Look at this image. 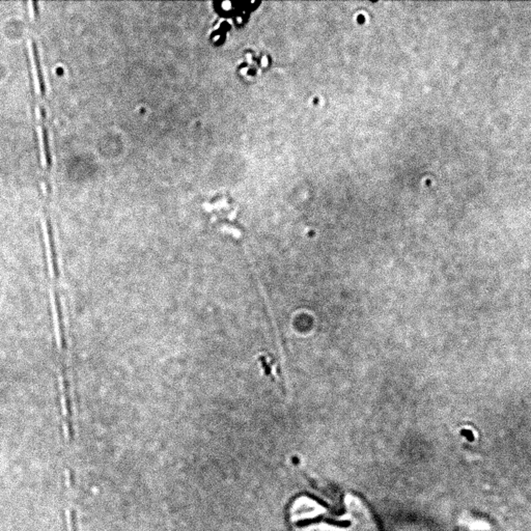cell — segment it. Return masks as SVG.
I'll list each match as a JSON object with an SVG mask.
<instances>
[{
	"mask_svg": "<svg viewBox=\"0 0 531 531\" xmlns=\"http://www.w3.org/2000/svg\"><path fill=\"white\" fill-rule=\"evenodd\" d=\"M49 264H50V278H51V293H52V304H53V316L55 321L56 329V342L58 350V361H59V381H60V393L61 404L64 408L65 422L74 421V406H73V394H72V381L70 371V357H69V339L68 330L65 315L64 297H62L61 284H60V268L56 252V246L53 233H49Z\"/></svg>",
	"mask_w": 531,
	"mask_h": 531,
	"instance_id": "cell-2",
	"label": "cell"
},
{
	"mask_svg": "<svg viewBox=\"0 0 531 531\" xmlns=\"http://www.w3.org/2000/svg\"><path fill=\"white\" fill-rule=\"evenodd\" d=\"M70 525H71V530L72 531H79L77 515H76V512L74 511V509H71V511H70Z\"/></svg>",
	"mask_w": 531,
	"mask_h": 531,
	"instance_id": "cell-4",
	"label": "cell"
},
{
	"mask_svg": "<svg viewBox=\"0 0 531 531\" xmlns=\"http://www.w3.org/2000/svg\"><path fill=\"white\" fill-rule=\"evenodd\" d=\"M33 49H34V56H35L36 69H37V73H38V79H39L40 88H41V97H44V96H45V85H44V80H43V74H41V65H40L39 52H38V49H37V46H36L35 41H33Z\"/></svg>",
	"mask_w": 531,
	"mask_h": 531,
	"instance_id": "cell-3",
	"label": "cell"
},
{
	"mask_svg": "<svg viewBox=\"0 0 531 531\" xmlns=\"http://www.w3.org/2000/svg\"><path fill=\"white\" fill-rule=\"evenodd\" d=\"M342 513L332 515L326 506L309 496H300L288 507L291 531H381L376 515L362 497L347 493Z\"/></svg>",
	"mask_w": 531,
	"mask_h": 531,
	"instance_id": "cell-1",
	"label": "cell"
}]
</instances>
